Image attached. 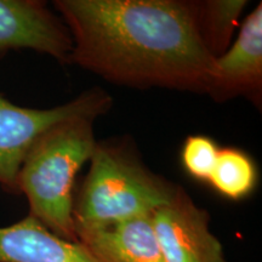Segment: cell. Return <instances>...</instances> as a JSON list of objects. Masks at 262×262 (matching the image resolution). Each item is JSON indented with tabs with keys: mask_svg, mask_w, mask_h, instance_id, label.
Returning <instances> with one entry per match:
<instances>
[{
	"mask_svg": "<svg viewBox=\"0 0 262 262\" xmlns=\"http://www.w3.org/2000/svg\"><path fill=\"white\" fill-rule=\"evenodd\" d=\"M108 110L91 108L51 125L34 141L19 169L18 193L27 198L28 215L67 241L78 242L73 220L75 179L96 147L95 120Z\"/></svg>",
	"mask_w": 262,
	"mask_h": 262,
	"instance_id": "2",
	"label": "cell"
},
{
	"mask_svg": "<svg viewBox=\"0 0 262 262\" xmlns=\"http://www.w3.org/2000/svg\"><path fill=\"white\" fill-rule=\"evenodd\" d=\"M71 33L68 63L137 89L205 93L215 58L203 44L194 2L56 0Z\"/></svg>",
	"mask_w": 262,
	"mask_h": 262,
	"instance_id": "1",
	"label": "cell"
},
{
	"mask_svg": "<svg viewBox=\"0 0 262 262\" xmlns=\"http://www.w3.org/2000/svg\"><path fill=\"white\" fill-rule=\"evenodd\" d=\"M77 239L97 262H166L156 234L153 214L78 232Z\"/></svg>",
	"mask_w": 262,
	"mask_h": 262,
	"instance_id": "8",
	"label": "cell"
},
{
	"mask_svg": "<svg viewBox=\"0 0 262 262\" xmlns=\"http://www.w3.org/2000/svg\"><path fill=\"white\" fill-rule=\"evenodd\" d=\"M22 49L68 63L73 41L67 26L47 3L0 0V56Z\"/></svg>",
	"mask_w": 262,
	"mask_h": 262,
	"instance_id": "6",
	"label": "cell"
},
{
	"mask_svg": "<svg viewBox=\"0 0 262 262\" xmlns=\"http://www.w3.org/2000/svg\"><path fill=\"white\" fill-rule=\"evenodd\" d=\"M245 6V0L194 2L199 35L214 58L221 56L231 45L232 35Z\"/></svg>",
	"mask_w": 262,
	"mask_h": 262,
	"instance_id": "10",
	"label": "cell"
},
{
	"mask_svg": "<svg viewBox=\"0 0 262 262\" xmlns=\"http://www.w3.org/2000/svg\"><path fill=\"white\" fill-rule=\"evenodd\" d=\"M262 86V5L258 4L244 19L237 40L214 67L206 94L216 101L239 95H257Z\"/></svg>",
	"mask_w": 262,
	"mask_h": 262,
	"instance_id": "7",
	"label": "cell"
},
{
	"mask_svg": "<svg viewBox=\"0 0 262 262\" xmlns=\"http://www.w3.org/2000/svg\"><path fill=\"white\" fill-rule=\"evenodd\" d=\"M89 162V172L73 203L75 235L153 214L179 188L117 143L97 142Z\"/></svg>",
	"mask_w": 262,
	"mask_h": 262,
	"instance_id": "3",
	"label": "cell"
},
{
	"mask_svg": "<svg viewBox=\"0 0 262 262\" xmlns=\"http://www.w3.org/2000/svg\"><path fill=\"white\" fill-rule=\"evenodd\" d=\"M0 262H97L78 242L54 234L27 215L0 227Z\"/></svg>",
	"mask_w": 262,
	"mask_h": 262,
	"instance_id": "9",
	"label": "cell"
},
{
	"mask_svg": "<svg viewBox=\"0 0 262 262\" xmlns=\"http://www.w3.org/2000/svg\"><path fill=\"white\" fill-rule=\"evenodd\" d=\"M257 181L256 166L250 157L239 149L219 150L209 182L227 198L238 199L250 194Z\"/></svg>",
	"mask_w": 262,
	"mask_h": 262,
	"instance_id": "11",
	"label": "cell"
},
{
	"mask_svg": "<svg viewBox=\"0 0 262 262\" xmlns=\"http://www.w3.org/2000/svg\"><path fill=\"white\" fill-rule=\"evenodd\" d=\"M209 214L179 187L168 204L153 212V225L166 262H226L209 227Z\"/></svg>",
	"mask_w": 262,
	"mask_h": 262,
	"instance_id": "5",
	"label": "cell"
},
{
	"mask_svg": "<svg viewBox=\"0 0 262 262\" xmlns=\"http://www.w3.org/2000/svg\"><path fill=\"white\" fill-rule=\"evenodd\" d=\"M111 106L112 98L101 89L85 91L70 102L48 110L17 106L0 94V187L18 194L17 178L25 157L51 125L83 111Z\"/></svg>",
	"mask_w": 262,
	"mask_h": 262,
	"instance_id": "4",
	"label": "cell"
},
{
	"mask_svg": "<svg viewBox=\"0 0 262 262\" xmlns=\"http://www.w3.org/2000/svg\"><path fill=\"white\" fill-rule=\"evenodd\" d=\"M219 149L211 139L205 136H191L182 149V162L189 175L209 181L214 170Z\"/></svg>",
	"mask_w": 262,
	"mask_h": 262,
	"instance_id": "12",
	"label": "cell"
}]
</instances>
